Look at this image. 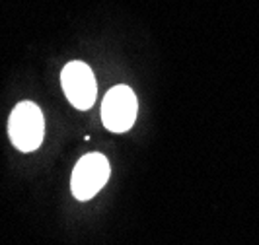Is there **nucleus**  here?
<instances>
[{"mask_svg":"<svg viewBox=\"0 0 259 245\" xmlns=\"http://www.w3.org/2000/svg\"><path fill=\"white\" fill-rule=\"evenodd\" d=\"M8 132L12 144L18 150L33 152L35 148H39L45 132V121L41 109L31 102L18 104L8 121Z\"/></svg>","mask_w":259,"mask_h":245,"instance_id":"nucleus-1","label":"nucleus"},{"mask_svg":"<svg viewBox=\"0 0 259 245\" xmlns=\"http://www.w3.org/2000/svg\"><path fill=\"white\" fill-rule=\"evenodd\" d=\"M139 104L129 86H115L105 93L102 104V121L111 132H125L137 119Z\"/></svg>","mask_w":259,"mask_h":245,"instance_id":"nucleus-2","label":"nucleus"},{"mask_svg":"<svg viewBox=\"0 0 259 245\" xmlns=\"http://www.w3.org/2000/svg\"><path fill=\"white\" fill-rule=\"evenodd\" d=\"M109 179V162L102 154H86L80 158L76 168L72 171L70 189L78 201H88L94 194L100 193V189Z\"/></svg>","mask_w":259,"mask_h":245,"instance_id":"nucleus-3","label":"nucleus"},{"mask_svg":"<svg viewBox=\"0 0 259 245\" xmlns=\"http://www.w3.org/2000/svg\"><path fill=\"white\" fill-rule=\"evenodd\" d=\"M61 82H63V90H65L68 102L74 105L76 109H90L94 102H96V80H94V72L90 66L80 63V61H72L63 68L61 74Z\"/></svg>","mask_w":259,"mask_h":245,"instance_id":"nucleus-4","label":"nucleus"}]
</instances>
